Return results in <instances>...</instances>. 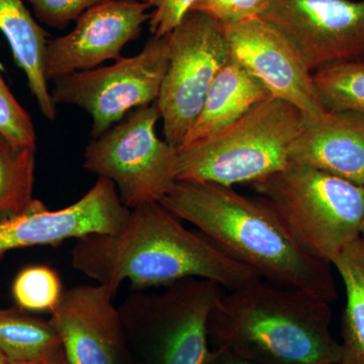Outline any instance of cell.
Returning a JSON list of instances; mask_svg holds the SVG:
<instances>
[{"mask_svg": "<svg viewBox=\"0 0 364 364\" xmlns=\"http://www.w3.org/2000/svg\"><path fill=\"white\" fill-rule=\"evenodd\" d=\"M224 287L186 279L158 293L132 289L119 306L127 337L138 339L146 364H205L208 318Z\"/></svg>", "mask_w": 364, "mask_h": 364, "instance_id": "obj_6", "label": "cell"}, {"mask_svg": "<svg viewBox=\"0 0 364 364\" xmlns=\"http://www.w3.org/2000/svg\"><path fill=\"white\" fill-rule=\"evenodd\" d=\"M274 210L299 247L332 265L360 236L364 186L327 172L289 163L251 184Z\"/></svg>", "mask_w": 364, "mask_h": 364, "instance_id": "obj_5", "label": "cell"}, {"mask_svg": "<svg viewBox=\"0 0 364 364\" xmlns=\"http://www.w3.org/2000/svg\"><path fill=\"white\" fill-rule=\"evenodd\" d=\"M168 66L157 100L164 140L177 150L193 128L218 72L231 57L224 26L191 11L167 36Z\"/></svg>", "mask_w": 364, "mask_h": 364, "instance_id": "obj_8", "label": "cell"}, {"mask_svg": "<svg viewBox=\"0 0 364 364\" xmlns=\"http://www.w3.org/2000/svg\"><path fill=\"white\" fill-rule=\"evenodd\" d=\"M63 349L52 323L20 308L0 309V352L7 363L52 358Z\"/></svg>", "mask_w": 364, "mask_h": 364, "instance_id": "obj_19", "label": "cell"}, {"mask_svg": "<svg viewBox=\"0 0 364 364\" xmlns=\"http://www.w3.org/2000/svg\"><path fill=\"white\" fill-rule=\"evenodd\" d=\"M71 263L74 269L107 287L114 296L126 280L136 291L186 279L212 280L226 291H234L262 279L200 231L184 227L160 203L131 210L119 233H95L77 239Z\"/></svg>", "mask_w": 364, "mask_h": 364, "instance_id": "obj_1", "label": "cell"}, {"mask_svg": "<svg viewBox=\"0 0 364 364\" xmlns=\"http://www.w3.org/2000/svg\"><path fill=\"white\" fill-rule=\"evenodd\" d=\"M289 163L364 186V114L337 111L318 117L303 114Z\"/></svg>", "mask_w": 364, "mask_h": 364, "instance_id": "obj_15", "label": "cell"}, {"mask_svg": "<svg viewBox=\"0 0 364 364\" xmlns=\"http://www.w3.org/2000/svg\"><path fill=\"white\" fill-rule=\"evenodd\" d=\"M331 303L259 279L226 291L208 318V340L261 364H341Z\"/></svg>", "mask_w": 364, "mask_h": 364, "instance_id": "obj_3", "label": "cell"}, {"mask_svg": "<svg viewBox=\"0 0 364 364\" xmlns=\"http://www.w3.org/2000/svg\"><path fill=\"white\" fill-rule=\"evenodd\" d=\"M301 119L294 105L267 98L223 130L177 149V181L233 188L267 178L289 164Z\"/></svg>", "mask_w": 364, "mask_h": 364, "instance_id": "obj_4", "label": "cell"}, {"mask_svg": "<svg viewBox=\"0 0 364 364\" xmlns=\"http://www.w3.org/2000/svg\"><path fill=\"white\" fill-rule=\"evenodd\" d=\"M269 97L264 85L231 54L213 81L202 112L182 146L223 130Z\"/></svg>", "mask_w": 364, "mask_h": 364, "instance_id": "obj_16", "label": "cell"}, {"mask_svg": "<svg viewBox=\"0 0 364 364\" xmlns=\"http://www.w3.org/2000/svg\"><path fill=\"white\" fill-rule=\"evenodd\" d=\"M159 203L261 279L329 303L337 298L332 265L299 247L260 196L250 198L208 182L177 181Z\"/></svg>", "mask_w": 364, "mask_h": 364, "instance_id": "obj_2", "label": "cell"}, {"mask_svg": "<svg viewBox=\"0 0 364 364\" xmlns=\"http://www.w3.org/2000/svg\"><path fill=\"white\" fill-rule=\"evenodd\" d=\"M7 361L6 358H4V355H2L1 352H0V364H6Z\"/></svg>", "mask_w": 364, "mask_h": 364, "instance_id": "obj_31", "label": "cell"}, {"mask_svg": "<svg viewBox=\"0 0 364 364\" xmlns=\"http://www.w3.org/2000/svg\"><path fill=\"white\" fill-rule=\"evenodd\" d=\"M0 136L16 150L36 148L37 135L32 119L2 77L0 65Z\"/></svg>", "mask_w": 364, "mask_h": 364, "instance_id": "obj_23", "label": "cell"}, {"mask_svg": "<svg viewBox=\"0 0 364 364\" xmlns=\"http://www.w3.org/2000/svg\"><path fill=\"white\" fill-rule=\"evenodd\" d=\"M314 85L328 111L364 114V61H347L313 72Z\"/></svg>", "mask_w": 364, "mask_h": 364, "instance_id": "obj_21", "label": "cell"}, {"mask_svg": "<svg viewBox=\"0 0 364 364\" xmlns=\"http://www.w3.org/2000/svg\"><path fill=\"white\" fill-rule=\"evenodd\" d=\"M149 9L142 0H111L86 11L70 33L48 41V81L119 59L124 46L136 39L144 23L150 20Z\"/></svg>", "mask_w": 364, "mask_h": 364, "instance_id": "obj_13", "label": "cell"}, {"mask_svg": "<svg viewBox=\"0 0 364 364\" xmlns=\"http://www.w3.org/2000/svg\"><path fill=\"white\" fill-rule=\"evenodd\" d=\"M157 102L134 109L86 147L83 166L114 182L127 208L159 203L177 181L176 150L158 136Z\"/></svg>", "mask_w": 364, "mask_h": 364, "instance_id": "obj_7", "label": "cell"}, {"mask_svg": "<svg viewBox=\"0 0 364 364\" xmlns=\"http://www.w3.org/2000/svg\"><path fill=\"white\" fill-rule=\"evenodd\" d=\"M168 53L167 36H153L133 57H119L111 66L57 79L50 91L53 102L76 105L87 112L92 119L91 136L98 138L134 109L157 102Z\"/></svg>", "mask_w": 364, "mask_h": 364, "instance_id": "obj_9", "label": "cell"}, {"mask_svg": "<svg viewBox=\"0 0 364 364\" xmlns=\"http://www.w3.org/2000/svg\"><path fill=\"white\" fill-rule=\"evenodd\" d=\"M62 350H63V349H62ZM56 355L52 356V358L36 359V360L18 361V363H9L6 364H53V361H54L55 356Z\"/></svg>", "mask_w": 364, "mask_h": 364, "instance_id": "obj_28", "label": "cell"}, {"mask_svg": "<svg viewBox=\"0 0 364 364\" xmlns=\"http://www.w3.org/2000/svg\"><path fill=\"white\" fill-rule=\"evenodd\" d=\"M130 213L114 182L98 177L95 186L69 207L51 210L35 200L25 212L0 220V255L14 249L58 246L90 234H117Z\"/></svg>", "mask_w": 364, "mask_h": 364, "instance_id": "obj_11", "label": "cell"}, {"mask_svg": "<svg viewBox=\"0 0 364 364\" xmlns=\"http://www.w3.org/2000/svg\"><path fill=\"white\" fill-rule=\"evenodd\" d=\"M360 239L361 240H363L364 242V215H363V224H361V228H360Z\"/></svg>", "mask_w": 364, "mask_h": 364, "instance_id": "obj_30", "label": "cell"}, {"mask_svg": "<svg viewBox=\"0 0 364 364\" xmlns=\"http://www.w3.org/2000/svg\"><path fill=\"white\" fill-rule=\"evenodd\" d=\"M114 294L102 284L63 291L50 322L68 364H121L127 335Z\"/></svg>", "mask_w": 364, "mask_h": 364, "instance_id": "obj_14", "label": "cell"}, {"mask_svg": "<svg viewBox=\"0 0 364 364\" xmlns=\"http://www.w3.org/2000/svg\"><path fill=\"white\" fill-rule=\"evenodd\" d=\"M345 289L341 364H364V242H351L332 262Z\"/></svg>", "mask_w": 364, "mask_h": 364, "instance_id": "obj_18", "label": "cell"}, {"mask_svg": "<svg viewBox=\"0 0 364 364\" xmlns=\"http://www.w3.org/2000/svg\"><path fill=\"white\" fill-rule=\"evenodd\" d=\"M261 18L293 42L312 72L364 61V0H272Z\"/></svg>", "mask_w": 364, "mask_h": 364, "instance_id": "obj_10", "label": "cell"}, {"mask_svg": "<svg viewBox=\"0 0 364 364\" xmlns=\"http://www.w3.org/2000/svg\"><path fill=\"white\" fill-rule=\"evenodd\" d=\"M62 294L59 275L51 268L42 265L21 270L13 284L14 298L18 306L33 312H52Z\"/></svg>", "mask_w": 364, "mask_h": 364, "instance_id": "obj_22", "label": "cell"}, {"mask_svg": "<svg viewBox=\"0 0 364 364\" xmlns=\"http://www.w3.org/2000/svg\"><path fill=\"white\" fill-rule=\"evenodd\" d=\"M205 364H261L252 359L244 358L225 348H215L210 351Z\"/></svg>", "mask_w": 364, "mask_h": 364, "instance_id": "obj_27", "label": "cell"}, {"mask_svg": "<svg viewBox=\"0 0 364 364\" xmlns=\"http://www.w3.org/2000/svg\"><path fill=\"white\" fill-rule=\"evenodd\" d=\"M111 0H28L36 18L51 28L64 30L92 7Z\"/></svg>", "mask_w": 364, "mask_h": 364, "instance_id": "obj_25", "label": "cell"}, {"mask_svg": "<svg viewBox=\"0 0 364 364\" xmlns=\"http://www.w3.org/2000/svg\"><path fill=\"white\" fill-rule=\"evenodd\" d=\"M154 9L149 20L154 37H166L191 11L196 0H142Z\"/></svg>", "mask_w": 364, "mask_h": 364, "instance_id": "obj_26", "label": "cell"}, {"mask_svg": "<svg viewBox=\"0 0 364 364\" xmlns=\"http://www.w3.org/2000/svg\"><path fill=\"white\" fill-rule=\"evenodd\" d=\"M223 26L232 56L272 97L294 105L305 116L318 117L327 112L303 55L277 26L262 18Z\"/></svg>", "mask_w": 364, "mask_h": 364, "instance_id": "obj_12", "label": "cell"}, {"mask_svg": "<svg viewBox=\"0 0 364 364\" xmlns=\"http://www.w3.org/2000/svg\"><path fill=\"white\" fill-rule=\"evenodd\" d=\"M53 364H68V363H67L65 354H64L63 350L60 351L59 353L55 356Z\"/></svg>", "mask_w": 364, "mask_h": 364, "instance_id": "obj_29", "label": "cell"}, {"mask_svg": "<svg viewBox=\"0 0 364 364\" xmlns=\"http://www.w3.org/2000/svg\"><path fill=\"white\" fill-rule=\"evenodd\" d=\"M0 32L9 41L14 62L25 72L28 87L46 119L54 121L53 102L45 73L48 33L39 25L23 0H0Z\"/></svg>", "mask_w": 364, "mask_h": 364, "instance_id": "obj_17", "label": "cell"}, {"mask_svg": "<svg viewBox=\"0 0 364 364\" xmlns=\"http://www.w3.org/2000/svg\"><path fill=\"white\" fill-rule=\"evenodd\" d=\"M272 0H196L191 11L210 14L223 25L261 18Z\"/></svg>", "mask_w": 364, "mask_h": 364, "instance_id": "obj_24", "label": "cell"}, {"mask_svg": "<svg viewBox=\"0 0 364 364\" xmlns=\"http://www.w3.org/2000/svg\"><path fill=\"white\" fill-rule=\"evenodd\" d=\"M36 148L16 150L0 136V217L30 208L35 183Z\"/></svg>", "mask_w": 364, "mask_h": 364, "instance_id": "obj_20", "label": "cell"}]
</instances>
